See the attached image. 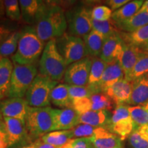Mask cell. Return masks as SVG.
Here are the masks:
<instances>
[{
    "label": "cell",
    "instance_id": "6da1fadb",
    "mask_svg": "<svg viewBox=\"0 0 148 148\" xmlns=\"http://www.w3.org/2000/svg\"><path fill=\"white\" fill-rule=\"evenodd\" d=\"M35 23L37 34L44 42L62 36L67 29L63 8L45 2L37 14Z\"/></svg>",
    "mask_w": 148,
    "mask_h": 148
},
{
    "label": "cell",
    "instance_id": "7a4b0ae2",
    "mask_svg": "<svg viewBox=\"0 0 148 148\" xmlns=\"http://www.w3.org/2000/svg\"><path fill=\"white\" fill-rule=\"evenodd\" d=\"M45 47V42L38 36L36 28L25 27L21 31L16 51L12 56L13 63L21 65L35 64Z\"/></svg>",
    "mask_w": 148,
    "mask_h": 148
},
{
    "label": "cell",
    "instance_id": "3957f363",
    "mask_svg": "<svg viewBox=\"0 0 148 148\" xmlns=\"http://www.w3.org/2000/svg\"><path fill=\"white\" fill-rule=\"evenodd\" d=\"M66 68L65 61L57 49L56 38L49 40L39 61V74L58 82L64 77Z\"/></svg>",
    "mask_w": 148,
    "mask_h": 148
},
{
    "label": "cell",
    "instance_id": "277c9868",
    "mask_svg": "<svg viewBox=\"0 0 148 148\" xmlns=\"http://www.w3.org/2000/svg\"><path fill=\"white\" fill-rule=\"evenodd\" d=\"M25 125L29 136L41 137L56 130L53 108L48 107H29L25 119Z\"/></svg>",
    "mask_w": 148,
    "mask_h": 148
},
{
    "label": "cell",
    "instance_id": "5b68a950",
    "mask_svg": "<svg viewBox=\"0 0 148 148\" xmlns=\"http://www.w3.org/2000/svg\"><path fill=\"white\" fill-rule=\"evenodd\" d=\"M38 70L35 64H18L14 63L10 86L7 92L8 98H23L37 75Z\"/></svg>",
    "mask_w": 148,
    "mask_h": 148
},
{
    "label": "cell",
    "instance_id": "8992f818",
    "mask_svg": "<svg viewBox=\"0 0 148 148\" xmlns=\"http://www.w3.org/2000/svg\"><path fill=\"white\" fill-rule=\"evenodd\" d=\"M58 84L49 77L38 73L25 95V99L30 107H48L51 104V93Z\"/></svg>",
    "mask_w": 148,
    "mask_h": 148
},
{
    "label": "cell",
    "instance_id": "52a82bcc",
    "mask_svg": "<svg viewBox=\"0 0 148 148\" xmlns=\"http://www.w3.org/2000/svg\"><path fill=\"white\" fill-rule=\"evenodd\" d=\"M58 52L65 61L66 66L87 56L84 42L81 37L75 36L68 33L56 38Z\"/></svg>",
    "mask_w": 148,
    "mask_h": 148
},
{
    "label": "cell",
    "instance_id": "ba28073f",
    "mask_svg": "<svg viewBox=\"0 0 148 148\" xmlns=\"http://www.w3.org/2000/svg\"><path fill=\"white\" fill-rule=\"evenodd\" d=\"M69 34L84 37L92 29L91 10L85 6H76L65 12Z\"/></svg>",
    "mask_w": 148,
    "mask_h": 148
},
{
    "label": "cell",
    "instance_id": "9c48e42d",
    "mask_svg": "<svg viewBox=\"0 0 148 148\" xmlns=\"http://www.w3.org/2000/svg\"><path fill=\"white\" fill-rule=\"evenodd\" d=\"M136 128V125L130 114L128 106H116L112 113L108 130L117 135L121 140H123L128 138Z\"/></svg>",
    "mask_w": 148,
    "mask_h": 148
},
{
    "label": "cell",
    "instance_id": "30bf717a",
    "mask_svg": "<svg viewBox=\"0 0 148 148\" xmlns=\"http://www.w3.org/2000/svg\"><path fill=\"white\" fill-rule=\"evenodd\" d=\"M92 64V58L86 57L67 66L64 78L69 86H87Z\"/></svg>",
    "mask_w": 148,
    "mask_h": 148
},
{
    "label": "cell",
    "instance_id": "8fae6325",
    "mask_svg": "<svg viewBox=\"0 0 148 148\" xmlns=\"http://www.w3.org/2000/svg\"><path fill=\"white\" fill-rule=\"evenodd\" d=\"M29 106L24 98H7L0 102L3 117L14 118L25 122Z\"/></svg>",
    "mask_w": 148,
    "mask_h": 148
},
{
    "label": "cell",
    "instance_id": "7c38bea8",
    "mask_svg": "<svg viewBox=\"0 0 148 148\" xmlns=\"http://www.w3.org/2000/svg\"><path fill=\"white\" fill-rule=\"evenodd\" d=\"M6 127L7 140L8 146L16 145L18 143L29 140L25 122L17 119L3 117Z\"/></svg>",
    "mask_w": 148,
    "mask_h": 148
},
{
    "label": "cell",
    "instance_id": "4fadbf2b",
    "mask_svg": "<svg viewBox=\"0 0 148 148\" xmlns=\"http://www.w3.org/2000/svg\"><path fill=\"white\" fill-rule=\"evenodd\" d=\"M124 77V72L117 60L108 63L97 86V92L105 93L112 85Z\"/></svg>",
    "mask_w": 148,
    "mask_h": 148
},
{
    "label": "cell",
    "instance_id": "5bb4252c",
    "mask_svg": "<svg viewBox=\"0 0 148 148\" xmlns=\"http://www.w3.org/2000/svg\"><path fill=\"white\" fill-rule=\"evenodd\" d=\"M145 53L139 47L124 42L123 49L117 61L124 72L125 77L130 73L140 57Z\"/></svg>",
    "mask_w": 148,
    "mask_h": 148
},
{
    "label": "cell",
    "instance_id": "9a60e30c",
    "mask_svg": "<svg viewBox=\"0 0 148 148\" xmlns=\"http://www.w3.org/2000/svg\"><path fill=\"white\" fill-rule=\"evenodd\" d=\"M88 138L95 148H123L121 138L104 127H97L94 134Z\"/></svg>",
    "mask_w": 148,
    "mask_h": 148
},
{
    "label": "cell",
    "instance_id": "2e32d148",
    "mask_svg": "<svg viewBox=\"0 0 148 148\" xmlns=\"http://www.w3.org/2000/svg\"><path fill=\"white\" fill-rule=\"evenodd\" d=\"M123 44L124 41L120 36L119 32L108 37L103 43L99 58L108 64L116 61L123 49Z\"/></svg>",
    "mask_w": 148,
    "mask_h": 148
},
{
    "label": "cell",
    "instance_id": "e0dca14e",
    "mask_svg": "<svg viewBox=\"0 0 148 148\" xmlns=\"http://www.w3.org/2000/svg\"><path fill=\"white\" fill-rule=\"evenodd\" d=\"M132 82H130L124 77L109 88L105 94L116 106L128 104L132 93Z\"/></svg>",
    "mask_w": 148,
    "mask_h": 148
},
{
    "label": "cell",
    "instance_id": "ac0fdd59",
    "mask_svg": "<svg viewBox=\"0 0 148 148\" xmlns=\"http://www.w3.org/2000/svg\"><path fill=\"white\" fill-rule=\"evenodd\" d=\"M56 130H69L79 124V114L72 108L53 109Z\"/></svg>",
    "mask_w": 148,
    "mask_h": 148
},
{
    "label": "cell",
    "instance_id": "d6986e66",
    "mask_svg": "<svg viewBox=\"0 0 148 148\" xmlns=\"http://www.w3.org/2000/svg\"><path fill=\"white\" fill-rule=\"evenodd\" d=\"M112 113L108 110L88 111L79 116V124H87L95 127L108 130Z\"/></svg>",
    "mask_w": 148,
    "mask_h": 148
},
{
    "label": "cell",
    "instance_id": "ffe728a7",
    "mask_svg": "<svg viewBox=\"0 0 148 148\" xmlns=\"http://www.w3.org/2000/svg\"><path fill=\"white\" fill-rule=\"evenodd\" d=\"M132 93L128 104L143 105L148 101V73L135 79L132 82Z\"/></svg>",
    "mask_w": 148,
    "mask_h": 148
},
{
    "label": "cell",
    "instance_id": "44dd1931",
    "mask_svg": "<svg viewBox=\"0 0 148 148\" xmlns=\"http://www.w3.org/2000/svg\"><path fill=\"white\" fill-rule=\"evenodd\" d=\"M82 38L84 42L87 56L90 58H99L106 37L92 29Z\"/></svg>",
    "mask_w": 148,
    "mask_h": 148
},
{
    "label": "cell",
    "instance_id": "7402d4cb",
    "mask_svg": "<svg viewBox=\"0 0 148 148\" xmlns=\"http://www.w3.org/2000/svg\"><path fill=\"white\" fill-rule=\"evenodd\" d=\"M143 3L144 1L143 0L130 1L119 10L112 12L111 18L115 22L116 24L127 21L137 13Z\"/></svg>",
    "mask_w": 148,
    "mask_h": 148
},
{
    "label": "cell",
    "instance_id": "603a6c76",
    "mask_svg": "<svg viewBox=\"0 0 148 148\" xmlns=\"http://www.w3.org/2000/svg\"><path fill=\"white\" fill-rule=\"evenodd\" d=\"M18 2L24 21L28 24L35 23L37 14L45 1L40 0H20Z\"/></svg>",
    "mask_w": 148,
    "mask_h": 148
},
{
    "label": "cell",
    "instance_id": "cb8c5ba5",
    "mask_svg": "<svg viewBox=\"0 0 148 148\" xmlns=\"http://www.w3.org/2000/svg\"><path fill=\"white\" fill-rule=\"evenodd\" d=\"M107 65L108 63L101 60L100 58H92V64L87 86L94 94L98 93L97 86Z\"/></svg>",
    "mask_w": 148,
    "mask_h": 148
},
{
    "label": "cell",
    "instance_id": "d4e9b609",
    "mask_svg": "<svg viewBox=\"0 0 148 148\" xmlns=\"http://www.w3.org/2000/svg\"><path fill=\"white\" fill-rule=\"evenodd\" d=\"M51 103L63 108H72V101L69 92V85L58 84L51 93Z\"/></svg>",
    "mask_w": 148,
    "mask_h": 148
},
{
    "label": "cell",
    "instance_id": "484cf974",
    "mask_svg": "<svg viewBox=\"0 0 148 148\" xmlns=\"http://www.w3.org/2000/svg\"><path fill=\"white\" fill-rule=\"evenodd\" d=\"M13 69V62L8 58H3L0 60V97L1 99L6 96L8 91Z\"/></svg>",
    "mask_w": 148,
    "mask_h": 148
},
{
    "label": "cell",
    "instance_id": "4316f807",
    "mask_svg": "<svg viewBox=\"0 0 148 148\" xmlns=\"http://www.w3.org/2000/svg\"><path fill=\"white\" fill-rule=\"evenodd\" d=\"M116 25L120 32H133L140 27L148 25V12H137L130 19Z\"/></svg>",
    "mask_w": 148,
    "mask_h": 148
},
{
    "label": "cell",
    "instance_id": "83f0119b",
    "mask_svg": "<svg viewBox=\"0 0 148 148\" xmlns=\"http://www.w3.org/2000/svg\"><path fill=\"white\" fill-rule=\"evenodd\" d=\"M73 138L72 130H69L53 131L43 135L40 138V139L44 143L60 148Z\"/></svg>",
    "mask_w": 148,
    "mask_h": 148
},
{
    "label": "cell",
    "instance_id": "f1b7e54d",
    "mask_svg": "<svg viewBox=\"0 0 148 148\" xmlns=\"http://www.w3.org/2000/svg\"><path fill=\"white\" fill-rule=\"evenodd\" d=\"M123 41L137 47L145 46L148 42V25L131 33L119 32Z\"/></svg>",
    "mask_w": 148,
    "mask_h": 148
},
{
    "label": "cell",
    "instance_id": "f546056e",
    "mask_svg": "<svg viewBox=\"0 0 148 148\" xmlns=\"http://www.w3.org/2000/svg\"><path fill=\"white\" fill-rule=\"evenodd\" d=\"M132 148H148V125L136 127L128 137Z\"/></svg>",
    "mask_w": 148,
    "mask_h": 148
},
{
    "label": "cell",
    "instance_id": "4dcf8cb0",
    "mask_svg": "<svg viewBox=\"0 0 148 148\" xmlns=\"http://www.w3.org/2000/svg\"><path fill=\"white\" fill-rule=\"evenodd\" d=\"M21 32H12L5 38L0 45V56L2 58H8L10 56H13L18 47Z\"/></svg>",
    "mask_w": 148,
    "mask_h": 148
},
{
    "label": "cell",
    "instance_id": "1f68e13d",
    "mask_svg": "<svg viewBox=\"0 0 148 148\" xmlns=\"http://www.w3.org/2000/svg\"><path fill=\"white\" fill-rule=\"evenodd\" d=\"M92 27L93 30L100 33L106 38L113 36L120 32L115 22L112 18L105 21H98L92 19Z\"/></svg>",
    "mask_w": 148,
    "mask_h": 148
},
{
    "label": "cell",
    "instance_id": "d6a6232c",
    "mask_svg": "<svg viewBox=\"0 0 148 148\" xmlns=\"http://www.w3.org/2000/svg\"><path fill=\"white\" fill-rule=\"evenodd\" d=\"M148 73V54L145 53L137 61L128 75L125 77L130 82Z\"/></svg>",
    "mask_w": 148,
    "mask_h": 148
},
{
    "label": "cell",
    "instance_id": "836d02e7",
    "mask_svg": "<svg viewBox=\"0 0 148 148\" xmlns=\"http://www.w3.org/2000/svg\"><path fill=\"white\" fill-rule=\"evenodd\" d=\"M128 110L136 127L148 125V112L142 105L128 106Z\"/></svg>",
    "mask_w": 148,
    "mask_h": 148
},
{
    "label": "cell",
    "instance_id": "e575fe53",
    "mask_svg": "<svg viewBox=\"0 0 148 148\" xmlns=\"http://www.w3.org/2000/svg\"><path fill=\"white\" fill-rule=\"evenodd\" d=\"M5 12L7 16L12 21H19L22 18L19 2L17 0L3 1Z\"/></svg>",
    "mask_w": 148,
    "mask_h": 148
},
{
    "label": "cell",
    "instance_id": "d590c367",
    "mask_svg": "<svg viewBox=\"0 0 148 148\" xmlns=\"http://www.w3.org/2000/svg\"><path fill=\"white\" fill-rule=\"evenodd\" d=\"M112 11L106 5H97L91 10L92 19L98 21H108L112 18Z\"/></svg>",
    "mask_w": 148,
    "mask_h": 148
},
{
    "label": "cell",
    "instance_id": "8d00e7d4",
    "mask_svg": "<svg viewBox=\"0 0 148 148\" xmlns=\"http://www.w3.org/2000/svg\"><path fill=\"white\" fill-rule=\"evenodd\" d=\"M97 127L91 126L87 124L79 123L73 129H71L73 138H88L92 136Z\"/></svg>",
    "mask_w": 148,
    "mask_h": 148
},
{
    "label": "cell",
    "instance_id": "74e56055",
    "mask_svg": "<svg viewBox=\"0 0 148 148\" xmlns=\"http://www.w3.org/2000/svg\"><path fill=\"white\" fill-rule=\"evenodd\" d=\"M69 92L71 101L81 98L90 97L94 94L88 86H77L69 85Z\"/></svg>",
    "mask_w": 148,
    "mask_h": 148
},
{
    "label": "cell",
    "instance_id": "f35d334b",
    "mask_svg": "<svg viewBox=\"0 0 148 148\" xmlns=\"http://www.w3.org/2000/svg\"><path fill=\"white\" fill-rule=\"evenodd\" d=\"M60 148H95L88 138H73Z\"/></svg>",
    "mask_w": 148,
    "mask_h": 148
},
{
    "label": "cell",
    "instance_id": "ab89813d",
    "mask_svg": "<svg viewBox=\"0 0 148 148\" xmlns=\"http://www.w3.org/2000/svg\"><path fill=\"white\" fill-rule=\"evenodd\" d=\"M129 1L130 0H108V1H106V3L113 12L114 11L119 10Z\"/></svg>",
    "mask_w": 148,
    "mask_h": 148
},
{
    "label": "cell",
    "instance_id": "60d3db41",
    "mask_svg": "<svg viewBox=\"0 0 148 148\" xmlns=\"http://www.w3.org/2000/svg\"><path fill=\"white\" fill-rule=\"evenodd\" d=\"M10 34L11 31L10 29L7 28L3 25H0V45Z\"/></svg>",
    "mask_w": 148,
    "mask_h": 148
},
{
    "label": "cell",
    "instance_id": "b9f144b4",
    "mask_svg": "<svg viewBox=\"0 0 148 148\" xmlns=\"http://www.w3.org/2000/svg\"><path fill=\"white\" fill-rule=\"evenodd\" d=\"M15 148H36V141L32 142L30 140H27L16 145Z\"/></svg>",
    "mask_w": 148,
    "mask_h": 148
},
{
    "label": "cell",
    "instance_id": "7bdbcfd3",
    "mask_svg": "<svg viewBox=\"0 0 148 148\" xmlns=\"http://www.w3.org/2000/svg\"><path fill=\"white\" fill-rule=\"evenodd\" d=\"M8 146L7 135L4 133H0V148H6Z\"/></svg>",
    "mask_w": 148,
    "mask_h": 148
},
{
    "label": "cell",
    "instance_id": "ee69618b",
    "mask_svg": "<svg viewBox=\"0 0 148 148\" xmlns=\"http://www.w3.org/2000/svg\"><path fill=\"white\" fill-rule=\"evenodd\" d=\"M36 148H58L51 145H49V144L44 143V142H42L40 138L36 140Z\"/></svg>",
    "mask_w": 148,
    "mask_h": 148
},
{
    "label": "cell",
    "instance_id": "f6af8a7d",
    "mask_svg": "<svg viewBox=\"0 0 148 148\" xmlns=\"http://www.w3.org/2000/svg\"><path fill=\"white\" fill-rule=\"evenodd\" d=\"M0 133L6 134V127L3 119H0Z\"/></svg>",
    "mask_w": 148,
    "mask_h": 148
},
{
    "label": "cell",
    "instance_id": "bcb514c9",
    "mask_svg": "<svg viewBox=\"0 0 148 148\" xmlns=\"http://www.w3.org/2000/svg\"><path fill=\"white\" fill-rule=\"evenodd\" d=\"M148 12V0L147 1H144V3L143 5L141 6V8H140V10H138V12Z\"/></svg>",
    "mask_w": 148,
    "mask_h": 148
},
{
    "label": "cell",
    "instance_id": "7dc6e473",
    "mask_svg": "<svg viewBox=\"0 0 148 148\" xmlns=\"http://www.w3.org/2000/svg\"><path fill=\"white\" fill-rule=\"evenodd\" d=\"M5 8H4V4H3V1H1L0 0V17L3 15L4 13Z\"/></svg>",
    "mask_w": 148,
    "mask_h": 148
},
{
    "label": "cell",
    "instance_id": "c3c4849f",
    "mask_svg": "<svg viewBox=\"0 0 148 148\" xmlns=\"http://www.w3.org/2000/svg\"><path fill=\"white\" fill-rule=\"evenodd\" d=\"M144 49H145V53L148 54V42L146 43V45L144 46Z\"/></svg>",
    "mask_w": 148,
    "mask_h": 148
},
{
    "label": "cell",
    "instance_id": "681fc988",
    "mask_svg": "<svg viewBox=\"0 0 148 148\" xmlns=\"http://www.w3.org/2000/svg\"><path fill=\"white\" fill-rule=\"evenodd\" d=\"M142 106H143L144 107V108H145V110L148 112V101L145 103H144L143 105H142Z\"/></svg>",
    "mask_w": 148,
    "mask_h": 148
},
{
    "label": "cell",
    "instance_id": "f907efd6",
    "mask_svg": "<svg viewBox=\"0 0 148 148\" xmlns=\"http://www.w3.org/2000/svg\"><path fill=\"white\" fill-rule=\"evenodd\" d=\"M0 119H3V116H2V114H1V112H0Z\"/></svg>",
    "mask_w": 148,
    "mask_h": 148
},
{
    "label": "cell",
    "instance_id": "816d5d0a",
    "mask_svg": "<svg viewBox=\"0 0 148 148\" xmlns=\"http://www.w3.org/2000/svg\"><path fill=\"white\" fill-rule=\"evenodd\" d=\"M2 58H2V57H1V56H0V60H1V59H2Z\"/></svg>",
    "mask_w": 148,
    "mask_h": 148
},
{
    "label": "cell",
    "instance_id": "f5cc1de1",
    "mask_svg": "<svg viewBox=\"0 0 148 148\" xmlns=\"http://www.w3.org/2000/svg\"><path fill=\"white\" fill-rule=\"evenodd\" d=\"M1 97H0V102H1Z\"/></svg>",
    "mask_w": 148,
    "mask_h": 148
}]
</instances>
